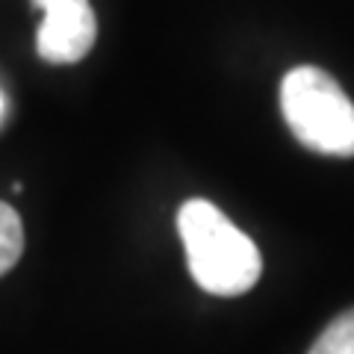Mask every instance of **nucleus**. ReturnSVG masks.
<instances>
[{"instance_id":"obj_1","label":"nucleus","mask_w":354,"mask_h":354,"mask_svg":"<svg viewBox=\"0 0 354 354\" xmlns=\"http://www.w3.org/2000/svg\"><path fill=\"white\" fill-rule=\"evenodd\" d=\"M177 230L186 245V263L195 283L213 295H242L260 281L263 260L257 245L216 204L192 198L177 213Z\"/></svg>"},{"instance_id":"obj_2","label":"nucleus","mask_w":354,"mask_h":354,"mask_svg":"<svg viewBox=\"0 0 354 354\" xmlns=\"http://www.w3.org/2000/svg\"><path fill=\"white\" fill-rule=\"evenodd\" d=\"M281 109L304 148L328 157H354V104L316 65H298L281 83Z\"/></svg>"},{"instance_id":"obj_3","label":"nucleus","mask_w":354,"mask_h":354,"mask_svg":"<svg viewBox=\"0 0 354 354\" xmlns=\"http://www.w3.org/2000/svg\"><path fill=\"white\" fill-rule=\"evenodd\" d=\"M44 18L39 24L36 50L53 65L80 62L95 44L97 21L88 0H32Z\"/></svg>"},{"instance_id":"obj_4","label":"nucleus","mask_w":354,"mask_h":354,"mask_svg":"<svg viewBox=\"0 0 354 354\" xmlns=\"http://www.w3.org/2000/svg\"><path fill=\"white\" fill-rule=\"evenodd\" d=\"M24 251V227L9 204H0V274H6Z\"/></svg>"},{"instance_id":"obj_5","label":"nucleus","mask_w":354,"mask_h":354,"mask_svg":"<svg viewBox=\"0 0 354 354\" xmlns=\"http://www.w3.org/2000/svg\"><path fill=\"white\" fill-rule=\"evenodd\" d=\"M307 354H354V307L337 316Z\"/></svg>"},{"instance_id":"obj_6","label":"nucleus","mask_w":354,"mask_h":354,"mask_svg":"<svg viewBox=\"0 0 354 354\" xmlns=\"http://www.w3.org/2000/svg\"><path fill=\"white\" fill-rule=\"evenodd\" d=\"M3 109H6V97H3V92H0V115H3Z\"/></svg>"}]
</instances>
